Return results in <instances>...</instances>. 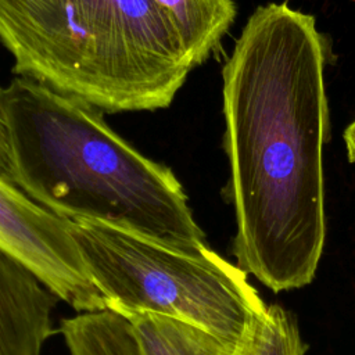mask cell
Listing matches in <instances>:
<instances>
[{
    "mask_svg": "<svg viewBox=\"0 0 355 355\" xmlns=\"http://www.w3.org/2000/svg\"><path fill=\"white\" fill-rule=\"evenodd\" d=\"M327 54L312 15L268 3L222 69L233 254L275 293L309 284L323 252Z\"/></svg>",
    "mask_w": 355,
    "mask_h": 355,
    "instance_id": "6da1fadb",
    "label": "cell"
},
{
    "mask_svg": "<svg viewBox=\"0 0 355 355\" xmlns=\"http://www.w3.org/2000/svg\"><path fill=\"white\" fill-rule=\"evenodd\" d=\"M1 112L12 183L44 209L184 252L207 247L172 169L130 146L97 108L17 75L1 90Z\"/></svg>",
    "mask_w": 355,
    "mask_h": 355,
    "instance_id": "7a4b0ae2",
    "label": "cell"
},
{
    "mask_svg": "<svg viewBox=\"0 0 355 355\" xmlns=\"http://www.w3.org/2000/svg\"><path fill=\"white\" fill-rule=\"evenodd\" d=\"M12 71L101 112L166 108L194 69L153 0H0Z\"/></svg>",
    "mask_w": 355,
    "mask_h": 355,
    "instance_id": "3957f363",
    "label": "cell"
},
{
    "mask_svg": "<svg viewBox=\"0 0 355 355\" xmlns=\"http://www.w3.org/2000/svg\"><path fill=\"white\" fill-rule=\"evenodd\" d=\"M71 234L107 309L187 322L237 354L250 345L268 305L247 273L208 245L184 252L94 222H71Z\"/></svg>",
    "mask_w": 355,
    "mask_h": 355,
    "instance_id": "277c9868",
    "label": "cell"
},
{
    "mask_svg": "<svg viewBox=\"0 0 355 355\" xmlns=\"http://www.w3.org/2000/svg\"><path fill=\"white\" fill-rule=\"evenodd\" d=\"M0 248L78 313L107 309L71 234V220L44 209L1 176Z\"/></svg>",
    "mask_w": 355,
    "mask_h": 355,
    "instance_id": "5b68a950",
    "label": "cell"
},
{
    "mask_svg": "<svg viewBox=\"0 0 355 355\" xmlns=\"http://www.w3.org/2000/svg\"><path fill=\"white\" fill-rule=\"evenodd\" d=\"M57 297L0 248V355H40L53 334Z\"/></svg>",
    "mask_w": 355,
    "mask_h": 355,
    "instance_id": "8992f818",
    "label": "cell"
},
{
    "mask_svg": "<svg viewBox=\"0 0 355 355\" xmlns=\"http://www.w3.org/2000/svg\"><path fill=\"white\" fill-rule=\"evenodd\" d=\"M175 28L193 68L219 46L236 18L234 0H153Z\"/></svg>",
    "mask_w": 355,
    "mask_h": 355,
    "instance_id": "52a82bcc",
    "label": "cell"
},
{
    "mask_svg": "<svg viewBox=\"0 0 355 355\" xmlns=\"http://www.w3.org/2000/svg\"><path fill=\"white\" fill-rule=\"evenodd\" d=\"M129 320L141 355H239L211 333L169 316L130 313Z\"/></svg>",
    "mask_w": 355,
    "mask_h": 355,
    "instance_id": "ba28073f",
    "label": "cell"
},
{
    "mask_svg": "<svg viewBox=\"0 0 355 355\" xmlns=\"http://www.w3.org/2000/svg\"><path fill=\"white\" fill-rule=\"evenodd\" d=\"M60 333L69 355H141L129 320L110 309L65 318Z\"/></svg>",
    "mask_w": 355,
    "mask_h": 355,
    "instance_id": "9c48e42d",
    "label": "cell"
},
{
    "mask_svg": "<svg viewBox=\"0 0 355 355\" xmlns=\"http://www.w3.org/2000/svg\"><path fill=\"white\" fill-rule=\"evenodd\" d=\"M305 345L294 316L280 305H268L250 345L239 355H304Z\"/></svg>",
    "mask_w": 355,
    "mask_h": 355,
    "instance_id": "30bf717a",
    "label": "cell"
},
{
    "mask_svg": "<svg viewBox=\"0 0 355 355\" xmlns=\"http://www.w3.org/2000/svg\"><path fill=\"white\" fill-rule=\"evenodd\" d=\"M1 90H3V87H0V176L3 179L8 180L10 183H12L14 171H12V162H11V157H10L6 123H4V118H3V112H1Z\"/></svg>",
    "mask_w": 355,
    "mask_h": 355,
    "instance_id": "8fae6325",
    "label": "cell"
},
{
    "mask_svg": "<svg viewBox=\"0 0 355 355\" xmlns=\"http://www.w3.org/2000/svg\"><path fill=\"white\" fill-rule=\"evenodd\" d=\"M344 141H345V146H347L348 159L351 162H355V121L345 129Z\"/></svg>",
    "mask_w": 355,
    "mask_h": 355,
    "instance_id": "7c38bea8",
    "label": "cell"
}]
</instances>
